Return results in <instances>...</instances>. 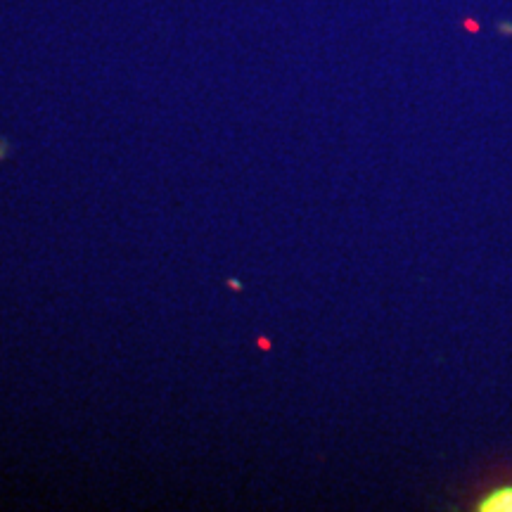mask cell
<instances>
[{
    "label": "cell",
    "mask_w": 512,
    "mask_h": 512,
    "mask_svg": "<svg viewBox=\"0 0 512 512\" xmlns=\"http://www.w3.org/2000/svg\"><path fill=\"white\" fill-rule=\"evenodd\" d=\"M475 510L482 512H512V482L498 484L479 498Z\"/></svg>",
    "instance_id": "cell-1"
}]
</instances>
